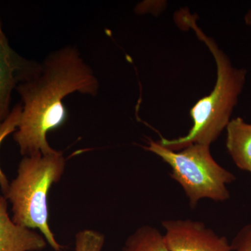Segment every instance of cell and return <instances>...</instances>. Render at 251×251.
<instances>
[{"instance_id": "1", "label": "cell", "mask_w": 251, "mask_h": 251, "mask_svg": "<svg viewBox=\"0 0 251 251\" xmlns=\"http://www.w3.org/2000/svg\"><path fill=\"white\" fill-rule=\"evenodd\" d=\"M16 89L23 105L15 141L23 156L48 155L57 150L50 146L47 133L67 120L63 99L76 92L95 96L99 82L77 50L67 47L50 54L41 64L40 73Z\"/></svg>"}, {"instance_id": "2", "label": "cell", "mask_w": 251, "mask_h": 251, "mask_svg": "<svg viewBox=\"0 0 251 251\" xmlns=\"http://www.w3.org/2000/svg\"><path fill=\"white\" fill-rule=\"evenodd\" d=\"M181 22L191 27L201 40L204 41L214 56L217 78L209 95L200 99L190 111L193 126L183 137L168 140L162 138L158 143L166 148L179 151L193 144L210 147L223 130L226 129L247 79L246 69L234 67L224 51L198 27L188 14L181 15Z\"/></svg>"}, {"instance_id": "3", "label": "cell", "mask_w": 251, "mask_h": 251, "mask_svg": "<svg viewBox=\"0 0 251 251\" xmlns=\"http://www.w3.org/2000/svg\"><path fill=\"white\" fill-rule=\"evenodd\" d=\"M61 151L25 156L18 167L16 179L9 184L5 198L12 204V221L29 229H38L55 251L63 247L56 240L49 225L48 193L59 182L65 170Z\"/></svg>"}, {"instance_id": "4", "label": "cell", "mask_w": 251, "mask_h": 251, "mask_svg": "<svg viewBox=\"0 0 251 251\" xmlns=\"http://www.w3.org/2000/svg\"><path fill=\"white\" fill-rule=\"evenodd\" d=\"M145 149L169 165L171 177L184 190L191 207H196L204 199L216 202L229 199L227 186L235 180V176L214 160L209 146L193 144L173 151L150 140Z\"/></svg>"}, {"instance_id": "5", "label": "cell", "mask_w": 251, "mask_h": 251, "mask_svg": "<svg viewBox=\"0 0 251 251\" xmlns=\"http://www.w3.org/2000/svg\"><path fill=\"white\" fill-rule=\"evenodd\" d=\"M161 224L171 251H231L227 238L216 234L200 221L166 220Z\"/></svg>"}, {"instance_id": "6", "label": "cell", "mask_w": 251, "mask_h": 251, "mask_svg": "<svg viewBox=\"0 0 251 251\" xmlns=\"http://www.w3.org/2000/svg\"><path fill=\"white\" fill-rule=\"evenodd\" d=\"M41 64L23 58L9 46L0 18V124L10 112L11 93L19 84L35 77Z\"/></svg>"}, {"instance_id": "7", "label": "cell", "mask_w": 251, "mask_h": 251, "mask_svg": "<svg viewBox=\"0 0 251 251\" xmlns=\"http://www.w3.org/2000/svg\"><path fill=\"white\" fill-rule=\"evenodd\" d=\"M47 244L42 234L10 219L6 198L0 195V251H40Z\"/></svg>"}, {"instance_id": "8", "label": "cell", "mask_w": 251, "mask_h": 251, "mask_svg": "<svg viewBox=\"0 0 251 251\" xmlns=\"http://www.w3.org/2000/svg\"><path fill=\"white\" fill-rule=\"evenodd\" d=\"M226 147L236 166L251 173V124L241 117L231 120L227 127Z\"/></svg>"}, {"instance_id": "9", "label": "cell", "mask_w": 251, "mask_h": 251, "mask_svg": "<svg viewBox=\"0 0 251 251\" xmlns=\"http://www.w3.org/2000/svg\"><path fill=\"white\" fill-rule=\"evenodd\" d=\"M122 251H171L164 235L156 227L144 226L128 237Z\"/></svg>"}, {"instance_id": "10", "label": "cell", "mask_w": 251, "mask_h": 251, "mask_svg": "<svg viewBox=\"0 0 251 251\" xmlns=\"http://www.w3.org/2000/svg\"><path fill=\"white\" fill-rule=\"evenodd\" d=\"M22 109L23 106L21 104L15 105L7 118L0 124V145L8 135L14 132L18 128L21 120ZM9 184L6 175L0 168V187L4 196L7 193Z\"/></svg>"}, {"instance_id": "11", "label": "cell", "mask_w": 251, "mask_h": 251, "mask_svg": "<svg viewBox=\"0 0 251 251\" xmlns=\"http://www.w3.org/2000/svg\"><path fill=\"white\" fill-rule=\"evenodd\" d=\"M105 243L103 234L92 229H84L75 235V251H101Z\"/></svg>"}, {"instance_id": "12", "label": "cell", "mask_w": 251, "mask_h": 251, "mask_svg": "<svg viewBox=\"0 0 251 251\" xmlns=\"http://www.w3.org/2000/svg\"><path fill=\"white\" fill-rule=\"evenodd\" d=\"M230 245L231 251H251V224L241 228Z\"/></svg>"}, {"instance_id": "13", "label": "cell", "mask_w": 251, "mask_h": 251, "mask_svg": "<svg viewBox=\"0 0 251 251\" xmlns=\"http://www.w3.org/2000/svg\"><path fill=\"white\" fill-rule=\"evenodd\" d=\"M245 23L247 25L251 26V9L249 10V12L246 15Z\"/></svg>"}]
</instances>
